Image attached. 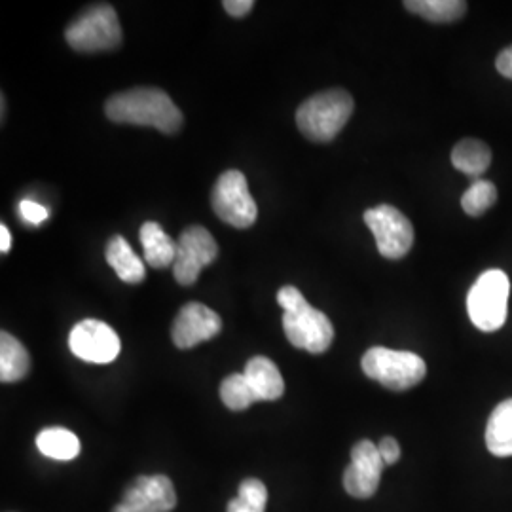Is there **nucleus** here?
<instances>
[{"label": "nucleus", "instance_id": "f257e3e1", "mask_svg": "<svg viewBox=\"0 0 512 512\" xmlns=\"http://www.w3.org/2000/svg\"><path fill=\"white\" fill-rule=\"evenodd\" d=\"M105 114L114 124L150 126L167 135H175L183 128V112L173 99L160 88H133L112 95Z\"/></svg>", "mask_w": 512, "mask_h": 512}, {"label": "nucleus", "instance_id": "f03ea898", "mask_svg": "<svg viewBox=\"0 0 512 512\" xmlns=\"http://www.w3.org/2000/svg\"><path fill=\"white\" fill-rule=\"evenodd\" d=\"M277 304L285 310L283 330L294 348L306 349L313 355L329 351L334 340V327L323 311L308 304L296 287H283L277 293Z\"/></svg>", "mask_w": 512, "mask_h": 512}, {"label": "nucleus", "instance_id": "7ed1b4c3", "mask_svg": "<svg viewBox=\"0 0 512 512\" xmlns=\"http://www.w3.org/2000/svg\"><path fill=\"white\" fill-rule=\"evenodd\" d=\"M355 109L351 93L340 88L317 93L296 110V126L313 143H330Z\"/></svg>", "mask_w": 512, "mask_h": 512}, {"label": "nucleus", "instance_id": "20e7f679", "mask_svg": "<svg viewBox=\"0 0 512 512\" xmlns=\"http://www.w3.org/2000/svg\"><path fill=\"white\" fill-rule=\"evenodd\" d=\"M67 44L80 54L110 52L122 44V27L109 4H95L74 18L65 29Z\"/></svg>", "mask_w": 512, "mask_h": 512}, {"label": "nucleus", "instance_id": "39448f33", "mask_svg": "<svg viewBox=\"0 0 512 512\" xmlns=\"http://www.w3.org/2000/svg\"><path fill=\"white\" fill-rule=\"evenodd\" d=\"M511 281L503 270H488L480 275L467 296V311L476 329L495 332L507 321Z\"/></svg>", "mask_w": 512, "mask_h": 512}, {"label": "nucleus", "instance_id": "423d86ee", "mask_svg": "<svg viewBox=\"0 0 512 512\" xmlns=\"http://www.w3.org/2000/svg\"><path fill=\"white\" fill-rule=\"evenodd\" d=\"M363 372L393 391H406L420 384L427 374V366L420 355L412 351L372 348L363 355Z\"/></svg>", "mask_w": 512, "mask_h": 512}, {"label": "nucleus", "instance_id": "0eeeda50", "mask_svg": "<svg viewBox=\"0 0 512 512\" xmlns=\"http://www.w3.org/2000/svg\"><path fill=\"white\" fill-rule=\"evenodd\" d=\"M213 211L220 220L236 228H249L256 222L258 207L251 196L247 179L241 171H224L213 186Z\"/></svg>", "mask_w": 512, "mask_h": 512}, {"label": "nucleus", "instance_id": "6e6552de", "mask_svg": "<svg viewBox=\"0 0 512 512\" xmlns=\"http://www.w3.org/2000/svg\"><path fill=\"white\" fill-rule=\"evenodd\" d=\"M365 224L376 239L380 255L399 260L410 253L414 245V226L393 205H378L365 211Z\"/></svg>", "mask_w": 512, "mask_h": 512}, {"label": "nucleus", "instance_id": "1a4fd4ad", "mask_svg": "<svg viewBox=\"0 0 512 512\" xmlns=\"http://www.w3.org/2000/svg\"><path fill=\"white\" fill-rule=\"evenodd\" d=\"M219 256V245L203 226H188L177 239V258L173 262L175 279L190 287L198 281L205 266L213 264Z\"/></svg>", "mask_w": 512, "mask_h": 512}, {"label": "nucleus", "instance_id": "9d476101", "mask_svg": "<svg viewBox=\"0 0 512 512\" xmlns=\"http://www.w3.org/2000/svg\"><path fill=\"white\" fill-rule=\"evenodd\" d=\"M69 348L86 363L107 365L120 353V338L112 327L97 319H84L69 334Z\"/></svg>", "mask_w": 512, "mask_h": 512}, {"label": "nucleus", "instance_id": "9b49d317", "mask_svg": "<svg viewBox=\"0 0 512 512\" xmlns=\"http://www.w3.org/2000/svg\"><path fill=\"white\" fill-rule=\"evenodd\" d=\"M175 507L177 494L167 476H139L112 512H171Z\"/></svg>", "mask_w": 512, "mask_h": 512}, {"label": "nucleus", "instance_id": "f8f14e48", "mask_svg": "<svg viewBox=\"0 0 512 512\" xmlns=\"http://www.w3.org/2000/svg\"><path fill=\"white\" fill-rule=\"evenodd\" d=\"M385 463L378 446L370 440H361L351 450V465L344 473V488L351 497L368 499L376 494Z\"/></svg>", "mask_w": 512, "mask_h": 512}, {"label": "nucleus", "instance_id": "ddd939ff", "mask_svg": "<svg viewBox=\"0 0 512 512\" xmlns=\"http://www.w3.org/2000/svg\"><path fill=\"white\" fill-rule=\"evenodd\" d=\"M222 330V319L217 311L203 306L200 302H190L179 311L173 321L171 338L179 349L196 348L198 344L213 340Z\"/></svg>", "mask_w": 512, "mask_h": 512}, {"label": "nucleus", "instance_id": "4468645a", "mask_svg": "<svg viewBox=\"0 0 512 512\" xmlns=\"http://www.w3.org/2000/svg\"><path fill=\"white\" fill-rule=\"evenodd\" d=\"M245 378L255 389L258 401H277L285 393V380L279 372V368L268 357H253L245 365Z\"/></svg>", "mask_w": 512, "mask_h": 512}, {"label": "nucleus", "instance_id": "2eb2a0df", "mask_svg": "<svg viewBox=\"0 0 512 512\" xmlns=\"http://www.w3.org/2000/svg\"><path fill=\"white\" fill-rule=\"evenodd\" d=\"M139 239L145 251V260L148 266L156 270L173 268V262L177 258V241L165 234L164 228L158 222H145L139 230Z\"/></svg>", "mask_w": 512, "mask_h": 512}, {"label": "nucleus", "instance_id": "dca6fc26", "mask_svg": "<svg viewBox=\"0 0 512 512\" xmlns=\"http://www.w3.org/2000/svg\"><path fill=\"white\" fill-rule=\"evenodd\" d=\"M105 258H107L110 268L124 283L137 285V283L145 281V277H147L145 262L135 255L131 245L122 236H112L109 239L107 249H105Z\"/></svg>", "mask_w": 512, "mask_h": 512}, {"label": "nucleus", "instance_id": "f3484780", "mask_svg": "<svg viewBox=\"0 0 512 512\" xmlns=\"http://www.w3.org/2000/svg\"><path fill=\"white\" fill-rule=\"evenodd\" d=\"M29 368H31L29 351L18 338L2 330L0 332V380L4 384L19 382L29 374Z\"/></svg>", "mask_w": 512, "mask_h": 512}, {"label": "nucleus", "instance_id": "a211bd4d", "mask_svg": "<svg viewBox=\"0 0 512 512\" xmlns=\"http://www.w3.org/2000/svg\"><path fill=\"white\" fill-rule=\"evenodd\" d=\"M486 446L497 458H511L512 399L495 406L486 427Z\"/></svg>", "mask_w": 512, "mask_h": 512}, {"label": "nucleus", "instance_id": "6ab92c4d", "mask_svg": "<svg viewBox=\"0 0 512 512\" xmlns=\"http://www.w3.org/2000/svg\"><path fill=\"white\" fill-rule=\"evenodd\" d=\"M452 164L469 177H480L492 164V150L478 139H463L452 150Z\"/></svg>", "mask_w": 512, "mask_h": 512}, {"label": "nucleus", "instance_id": "aec40b11", "mask_svg": "<svg viewBox=\"0 0 512 512\" xmlns=\"http://www.w3.org/2000/svg\"><path fill=\"white\" fill-rule=\"evenodd\" d=\"M37 448L46 458L71 461L80 454V440L69 429L50 427L38 433Z\"/></svg>", "mask_w": 512, "mask_h": 512}, {"label": "nucleus", "instance_id": "412c9836", "mask_svg": "<svg viewBox=\"0 0 512 512\" xmlns=\"http://www.w3.org/2000/svg\"><path fill=\"white\" fill-rule=\"evenodd\" d=\"M404 8L431 23H454L467 14V2L461 0H406Z\"/></svg>", "mask_w": 512, "mask_h": 512}, {"label": "nucleus", "instance_id": "4be33fe9", "mask_svg": "<svg viewBox=\"0 0 512 512\" xmlns=\"http://www.w3.org/2000/svg\"><path fill=\"white\" fill-rule=\"evenodd\" d=\"M220 399L226 404V408L241 412L247 410L251 404L258 403L255 389L247 382L245 374H230L222 384H220Z\"/></svg>", "mask_w": 512, "mask_h": 512}, {"label": "nucleus", "instance_id": "5701e85b", "mask_svg": "<svg viewBox=\"0 0 512 512\" xmlns=\"http://www.w3.org/2000/svg\"><path fill=\"white\" fill-rule=\"evenodd\" d=\"M497 202V188L494 183L478 179L465 190L461 198V207L469 217H482Z\"/></svg>", "mask_w": 512, "mask_h": 512}, {"label": "nucleus", "instance_id": "b1692460", "mask_svg": "<svg viewBox=\"0 0 512 512\" xmlns=\"http://www.w3.org/2000/svg\"><path fill=\"white\" fill-rule=\"evenodd\" d=\"M238 497L243 499L245 503H249L251 507L258 509V511H264L266 503H268V490L258 478H245L239 484Z\"/></svg>", "mask_w": 512, "mask_h": 512}, {"label": "nucleus", "instance_id": "393cba45", "mask_svg": "<svg viewBox=\"0 0 512 512\" xmlns=\"http://www.w3.org/2000/svg\"><path fill=\"white\" fill-rule=\"evenodd\" d=\"M19 215H21V219L27 220L29 224L38 226V224L48 220L50 211L44 205H40V203L23 200V202L19 203Z\"/></svg>", "mask_w": 512, "mask_h": 512}, {"label": "nucleus", "instance_id": "a878e982", "mask_svg": "<svg viewBox=\"0 0 512 512\" xmlns=\"http://www.w3.org/2000/svg\"><path fill=\"white\" fill-rule=\"evenodd\" d=\"M378 450H380V456L384 459L385 467L387 465H395L401 459V446L393 437L382 439Z\"/></svg>", "mask_w": 512, "mask_h": 512}, {"label": "nucleus", "instance_id": "bb28decb", "mask_svg": "<svg viewBox=\"0 0 512 512\" xmlns=\"http://www.w3.org/2000/svg\"><path fill=\"white\" fill-rule=\"evenodd\" d=\"M222 8L232 18H243V16H247L255 8V2L253 0H224Z\"/></svg>", "mask_w": 512, "mask_h": 512}, {"label": "nucleus", "instance_id": "cd10ccee", "mask_svg": "<svg viewBox=\"0 0 512 512\" xmlns=\"http://www.w3.org/2000/svg\"><path fill=\"white\" fill-rule=\"evenodd\" d=\"M495 67H497V71H499L501 76L512 80V46L511 48H505V50L499 54L497 61H495Z\"/></svg>", "mask_w": 512, "mask_h": 512}, {"label": "nucleus", "instance_id": "c85d7f7f", "mask_svg": "<svg viewBox=\"0 0 512 512\" xmlns=\"http://www.w3.org/2000/svg\"><path fill=\"white\" fill-rule=\"evenodd\" d=\"M226 512H264L258 511L255 507H251L249 503H245L243 499H239V497H234L230 503H228V509Z\"/></svg>", "mask_w": 512, "mask_h": 512}, {"label": "nucleus", "instance_id": "c756f323", "mask_svg": "<svg viewBox=\"0 0 512 512\" xmlns=\"http://www.w3.org/2000/svg\"><path fill=\"white\" fill-rule=\"evenodd\" d=\"M10 247H12V234H10L8 226L2 224L0 226V253L6 255L10 251Z\"/></svg>", "mask_w": 512, "mask_h": 512}]
</instances>
